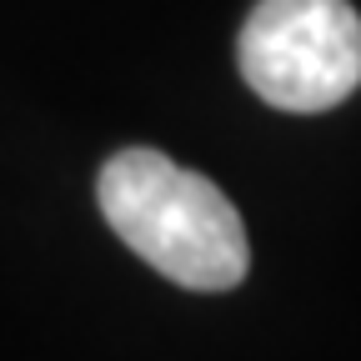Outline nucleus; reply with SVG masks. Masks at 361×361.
Listing matches in <instances>:
<instances>
[{
    "mask_svg": "<svg viewBox=\"0 0 361 361\" xmlns=\"http://www.w3.org/2000/svg\"><path fill=\"white\" fill-rule=\"evenodd\" d=\"M96 196L111 231L166 281L186 291L241 286L251 246L236 206L216 180L176 166L161 151L130 146L101 166Z\"/></svg>",
    "mask_w": 361,
    "mask_h": 361,
    "instance_id": "f257e3e1",
    "label": "nucleus"
},
{
    "mask_svg": "<svg viewBox=\"0 0 361 361\" xmlns=\"http://www.w3.org/2000/svg\"><path fill=\"white\" fill-rule=\"evenodd\" d=\"M236 61L266 106L331 111L361 85V16L351 0H261L241 25Z\"/></svg>",
    "mask_w": 361,
    "mask_h": 361,
    "instance_id": "f03ea898",
    "label": "nucleus"
}]
</instances>
